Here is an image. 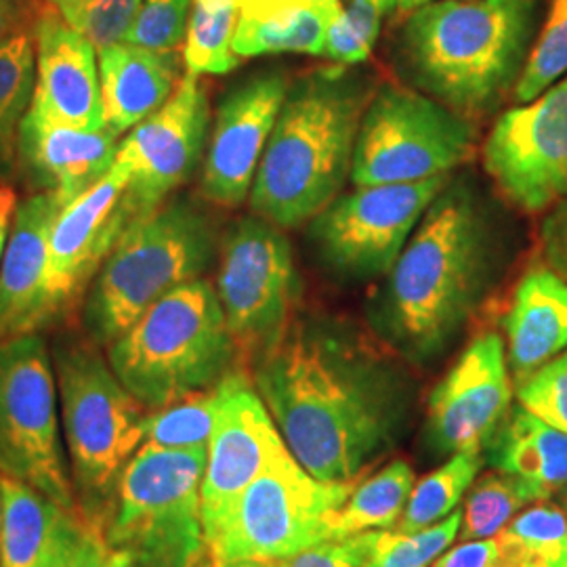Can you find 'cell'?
I'll list each match as a JSON object with an SVG mask.
<instances>
[{"instance_id": "cell-10", "label": "cell", "mask_w": 567, "mask_h": 567, "mask_svg": "<svg viewBox=\"0 0 567 567\" xmlns=\"http://www.w3.org/2000/svg\"><path fill=\"white\" fill-rule=\"evenodd\" d=\"M0 475L79 511L61 431L55 368L42 334L0 343Z\"/></svg>"}, {"instance_id": "cell-30", "label": "cell", "mask_w": 567, "mask_h": 567, "mask_svg": "<svg viewBox=\"0 0 567 567\" xmlns=\"http://www.w3.org/2000/svg\"><path fill=\"white\" fill-rule=\"evenodd\" d=\"M240 0H192L183 44L185 70L194 76H224L238 68L234 39Z\"/></svg>"}, {"instance_id": "cell-32", "label": "cell", "mask_w": 567, "mask_h": 567, "mask_svg": "<svg viewBox=\"0 0 567 567\" xmlns=\"http://www.w3.org/2000/svg\"><path fill=\"white\" fill-rule=\"evenodd\" d=\"M328 21L318 9L284 11L267 18L240 16L234 51L240 60L269 53L324 55Z\"/></svg>"}, {"instance_id": "cell-43", "label": "cell", "mask_w": 567, "mask_h": 567, "mask_svg": "<svg viewBox=\"0 0 567 567\" xmlns=\"http://www.w3.org/2000/svg\"><path fill=\"white\" fill-rule=\"evenodd\" d=\"M133 559L110 547L103 532L95 529V527H86V534L82 538L81 548L72 561L70 567H131Z\"/></svg>"}, {"instance_id": "cell-9", "label": "cell", "mask_w": 567, "mask_h": 567, "mask_svg": "<svg viewBox=\"0 0 567 567\" xmlns=\"http://www.w3.org/2000/svg\"><path fill=\"white\" fill-rule=\"evenodd\" d=\"M351 489V482L316 480L288 452L206 532L208 559L217 566H267L330 540L332 515Z\"/></svg>"}, {"instance_id": "cell-8", "label": "cell", "mask_w": 567, "mask_h": 567, "mask_svg": "<svg viewBox=\"0 0 567 567\" xmlns=\"http://www.w3.org/2000/svg\"><path fill=\"white\" fill-rule=\"evenodd\" d=\"M208 450L140 447L124 468L103 527L133 566L198 567L208 559L203 477Z\"/></svg>"}, {"instance_id": "cell-14", "label": "cell", "mask_w": 567, "mask_h": 567, "mask_svg": "<svg viewBox=\"0 0 567 567\" xmlns=\"http://www.w3.org/2000/svg\"><path fill=\"white\" fill-rule=\"evenodd\" d=\"M484 168L526 213H547L566 200L567 76L498 116L484 143Z\"/></svg>"}, {"instance_id": "cell-1", "label": "cell", "mask_w": 567, "mask_h": 567, "mask_svg": "<svg viewBox=\"0 0 567 567\" xmlns=\"http://www.w3.org/2000/svg\"><path fill=\"white\" fill-rule=\"evenodd\" d=\"M252 383L290 454L322 482H353L395 446L414 398L402 365L320 313L292 320Z\"/></svg>"}, {"instance_id": "cell-49", "label": "cell", "mask_w": 567, "mask_h": 567, "mask_svg": "<svg viewBox=\"0 0 567 567\" xmlns=\"http://www.w3.org/2000/svg\"><path fill=\"white\" fill-rule=\"evenodd\" d=\"M426 2H433V0H400L398 9H400V11H414V9L423 7Z\"/></svg>"}, {"instance_id": "cell-6", "label": "cell", "mask_w": 567, "mask_h": 567, "mask_svg": "<svg viewBox=\"0 0 567 567\" xmlns=\"http://www.w3.org/2000/svg\"><path fill=\"white\" fill-rule=\"evenodd\" d=\"M219 248V224L204 206L168 198L128 225L103 261L81 307L82 332L107 349L164 295L203 278Z\"/></svg>"}, {"instance_id": "cell-38", "label": "cell", "mask_w": 567, "mask_h": 567, "mask_svg": "<svg viewBox=\"0 0 567 567\" xmlns=\"http://www.w3.org/2000/svg\"><path fill=\"white\" fill-rule=\"evenodd\" d=\"M192 0H143L126 41L150 51L175 53L187 34Z\"/></svg>"}, {"instance_id": "cell-37", "label": "cell", "mask_w": 567, "mask_h": 567, "mask_svg": "<svg viewBox=\"0 0 567 567\" xmlns=\"http://www.w3.org/2000/svg\"><path fill=\"white\" fill-rule=\"evenodd\" d=\"M381 0H349L343 11L328 23L324 58L337 65L364 63L381 32Z\"/></svg>"}, {"instance_id": "cell-3", "label": "cell", "mask_w": 567, "mask_h": 567, "mask_svg": "<svg viewBox=\"0 0 567 567\" xmlns=\"http://www.w3.org/2000/svg\"><path fill=\"white\" fill-rule=\"evenodd\" d=\"M372 95V81L351 65L290 82L248 196L252 215L297 229L341 196Z\"/></svg>"}, {"instance_id": "cell-34", "label": "cell", "mask_w": 567, "mask_h": 567, "mask_svg": "<svg viewBox=\"0 0 567 567\" xmlns=\"http://www.w3.org/2000/svg\"><path fill=\"white\" fill-rule=\"evenodd\" d=\"M219 385L189 395L177 404L147 412L143 421V444L163 450H208L217 421Z\"/></svg>"}, {"instance_id": "cell-4", "label": "cell", "mask_w": 567, "mask_h": 567, "mask_svg": "<svg viewBox=\"0 0 567 567\" xmlns=\"http://www.w3.org/2000/svg\"><path fill=\"white\" fill-rule=\"evenodd\" d=\"M536 28V0H433L410 11L395 61L416 91L468 121L515 89Z\"/></svg>"}, {"instance_id": "cell-12", "label": "cell", "mask_w": 567, "mask_h": 567, "mask_svg": "<svg viewBox=\"0 0 567 567\" xmlns=\"http://www.w3.org/2000/svg\"><path fill=\"white\" fill-rule=\"evenodd\" d=\"M215 288L240 362L257 364L282 341L301 297L282 227L257 215L229 225L221 236Z\"/></svg>"}, {"instance_id": "cell-33", "label": "cell", "mask_w": 567, "mask_h": 567, "mask_svg": "<svg viewBox=\"0 0 567 567\" xmlns=\"http://www.w3.org/2000/svg\"><path fill=\"white\" fill-rule=\"evenodd\" d=\"M458 540H486L498 536L524 511L538 503L526 484L492 468L466 492Z\"/></svg>"}, {"instance_id": "cell-28", "label": "cell", "mask_w": 567, "mask_h": 567, "mask_svg": "<svg viewBox=\"0 0 567 567\" xmlns=\"http://www.w3.org/2000/svg\"><path fill=\"white\" fill-rule=\"evenodd\" d=\"M496 540V567H567V515L559 503L524 508Z\"/></svg>"}, {"instance_id": "cell-20", "label": "cell", "mask_w": 567, "mask_h": 567, "mask_svg": "<svg viewBox=\"0 0 567 567\" xmlns=\"http://www.w3.org/2000/svg\"><path fill=\"white\" fill-rule=\"evenodd\" d=\"M118 135L107 126L91 131L53 121L30 105L18 135V168L37 194L61 208L74 203L112 171Z\"/></svg>"}, {"instance_id": "cell-2", "label": "cell", "mask_w": 567, "mask_h": 567, "mask_svg": "<svg viewBox=\"0 0 567 567\" xmlns=\"http://www.w3.org/2000/svg\"><path fill=\"white\" fill-rule=\"evenodd\" d=\"M513 250L505 208L475 175H452L370 299L372 330L405 362H435L501 282Z\"/></svg>"}, {"instance_id": "cell-25", "label": "cell", "mask_w": 567, "mask_h": 567, "mask_svg": "<svg viewBox=\"0 0 567 567\" xmlns=\"http://www.w3.org/2000/svg\"><path fill=\"white\" fill-rule=\"evenodd\" d=\"M103 122L122 135L158 112L182 82L175 53L150 51L121 42L97 53Z\"/></svg>"}, {"instance_id": "cell-48", "label": "cell", "mask_w": 567, "mask_h": 567, "mask_svg": "<svg viewBox=\"0 0 567 567\" xmlns=\"http://www.w3.org/2000/svg\"><path fill=\"white\" fill-rule=\"evenodd\" d=\"M44 2L55 7L65 20H70V18H74V13L81 9L86 0H44Z\"/></svg>"}, {"instance_id": "cell-52", "label": "cell", "mask_w": 567, "mask_h": 567, "mask_svg": "<svg viewBox=\"0 0 567 567\" xmlns=\"http://www.w3.org/2000/svg\"><path fill=\"white\" fill-rule=\"evenodd\" d=\"M198 567H274V566H271V564H267V566H217V564H213V561H210V559H206V561H204L203 566H198Z\"/></svg>"}, {"instance_id": "cell-24", "label": "cell", "mask_w": 567, "mask_h": 567, "mask_svg": "<svg viewBox=\"0 0 567 567\" xmlns=\"http://www.w3.org/2000/svg\"><path fill=\"white\" fill-rule=\"evenodd\" d=\"M4 522L0 567H70L89 524L34 487L2 477Z\"/></svg>"}, {"instance_id": "cell-19", "label": "cell", "mask_w": 567, "mask_h": 567, "mask_svg": "<svg viewBox=\"0 0 567 567\" xmlns=\"http://www.w3.org/2000/svg\"><path fill=\"white\" fill-rule=\"evenodd\" d=\"M290 81L264 70L234 84L219 102L204 154L200 192L215 206L236 208L250 196L265 145Z\"/></svg>"}, {"instance_id": "cell-17", "label": "cell", "mask_w": 567, "mask_h": 567, "mask_svg": "<svg viewBox=\"0 0 567 567\" xmlns=\"http://www.w3.org/2000/svg\"><path fill=\"white\" fill-rule=\"evenodd\" d=\"M511 402L507 347L498 332H484L466 344L426 400L429 446L442 456L484 452L487 440L507 419Z\"/></svg>"}, {"instance_id": "cell-55", "label": "cell", "mask_w": 567, "mask_h": 567, "mask_svg": "<svg viewBox=\"0 0 567 567\" xmlns=\"http://www.w3.org/2000/svg\"><path fill=\"white\" fill-rule=\"evenodd\" d=\"M131 567H140V566H131Z\"/></svg>"}, {"instance_id": "cell-7", "label": "cell", "mask_w": 567, "mask_h": 567, "mask_svg": "<svg viewBox=\"0 0 567 567\" xmlns=\"http://www.w3.org/2000/svg\"><path fill=\"white\" fill-rule=\"evenodd\" d=\"M105 355L147 412L221 385L240 362L217 288L204 278L164 295Z\"/></svg>"}, {"instance_id": "cell-47", "label": "cell", "mask_w": 567, "mask_h": 567, "mask_svg": "<svg viewBox=\"0 0 567 567\" xmlns=\"http://www.w3.org/2000/svg\"><path fill=\"white\" fill-rule=\"evenodd\" d=\"M18 194L11 185L2 183L0 185V261L4 255L7 243L11 238V229H13V221L18 215Z\"/></svg>"}, {"instance_id": "cell-22", "label": "cell", "mask_w": 567, "mask_h": 567, "mask_svg": "<svg viewBox=\"0 0 567 567\" xmlns=\"http://www.w3.org/2000/svg\"><path fill=\"white\" fill-rule=\"evenodd\" d=\"M60 210L47 194H32L18 206L0 261V343L21 334H42L49 234Z\"/></svg>"}, {"instance_id": "cell-29", "label": "cell", "mask_w": 567, "mask_h": 567, "mask_svg": "<svg viewBox=\"0 0 567 567\" xmlns=\"http://www.w3.org/2000/svg\"><path fill=\"white\" fill-rule=\"evenodd\" d=\"M34 28H25L0 42V175H11L18 168V135L34 102Z\"/></svg>"}, {"instance_id": "cell-11", "label": "cell", "mask_w": 567, "mask_h": 567, "mask_svg": "<svg viewBox=\"0 0 567 567\" xmlns=\"http://www.w3.org/2000/svg\"><path fill=\"white\" fill-rule=\"evenodd\" d=\"M475 122L416 89L385 84L365 107L351 166L355 187L452 175L475 152Z\"/></svg>"}, {"instance_id": "cell-21", "label": "cell", "mask_w": 567, "mask_h": 567, "mask_svg": "<svg viewBox=\"0 0 567 567\" xmlns=\"http://www.w3.org/2000/svg\"><path fill=\"white\" fill-rule=\"evenodd\" d=\"M37 89L34 102L53 121L103 128L97 51L51 4L34 21Z\"/></svg>"}, {"instance_id": "cell-46", "label": "cell", "mask_w": 567, "mask_h": 567, "mask_svg": "<svg viewBox=\"0 0 567 567\" xmlns=\"http://www.w3.org/2000/svg\"><path fill=\"white\" fill-rule=\"evenodd\" d=\"M41 9L30 0H0V42L25 28H34Z\"/></svg>"}, {"instance_id": "cell-54", "label": "cell", "mask_w": 567, "mask_h": 567, "mask_svg": "<svg viewBox=\"0 0 567 567\" xmlns=\"http://www.w3.org/2000/svg\"><path fill=\"white\" fill-rule=\"evenodd\" d=\"M30 2H34V0H30Z\"/></svg>"}, {"instance_id": "cell-44", "label": "cell", "mask_w": 567, "mask_h": 567, "mask_svg": "<svg viewBox=\"0 0 567 567\" xmlns=\"http://www.w3.org/2000/svg\"><path fill=\"white\" fill-rule=\"evenodd\" d=\"M297 9H318L330 21L343 11L339 0H240L243 18H267L284 11H297Z\"/></svg>"}, {"instance_id": "cell-31", "label": "cell", "mask_w": 567, "mask_h": 567, "mask_svg": "<svg viewBox=\"0 0 567 567\" xmlns=\"http://www.w3.org/2000/svg\"><path fill=\"white\" fill-rule=\"evenodd\" d=\"M484 466V452H458L414 484L395 532H416L440 524L465 501Z\"/></svg>"}, {"instance_id": "cell-40", "label": "cell", "mask_w": 567, "mask_h": 567, "mask_svg": "<svg viewBox=\"0 0 567 567\" xmlns=\"http://www.w3.org/2000/svg\"><path fill=\"white\" fill-rule=\"evenodd\" d=\"M143 0H86L70 18L86 41L100 53L107 47L126 41L131 25L137 20Z\"/></svg>"}, {"instance_id": "cell-36", "label": "cell", "mask_w": 567, "mask_h": 567, "mask_svg": "<svg viewBox=\"0 0 567 567\" xmlns=\"http://www.w3.org/2000/svg\"><path fill=\"white\" fill-rule=\"evenodd\" d=\"M463 508H456L435 526L416 532L381 529L365 567H431L458 540Z\"/></svg>"}, {"instance_id": "cell-50", "label": "cell", "mask_w": 567, "mask_h": 567, "mask_svg": "<svg viewBox=\"0 0 567 567\" xmlns=\"http://www.w3.org/2000/svg\"><path fill=\"white\" fill-rule=\"evenodd\" d=\"M2 522H4V492H2V475H0V557H2Z\"/></svg>"}, {"instance_id": "cell-18", "label": "cell", "mask_w": 567, "mask_h": 567, "mask_svg": "<svg viewBox=\"0 0 567 567\" xmlns=\"http://www.w3.org/2000/svg\"><path fill=\"white\" fill-rule=\"evenodd\" d=\"M290 450L264 398L244 370L219 385V405L203 477L204 534L264 471Z\"/></svg>"}, {"instance_id": "cell-23", "label": "cell", "mask_w": 567, "mask_h": 567, "mask_svg": "<svg viewBox=\"0 0 567 567\" xmlns=\"http://www.w3.org/2000/svg\"><path fill=\"white\" fill-rule=\"evenodd\" d=\"M507 362L515 386L567 349V282L547 264L529 267L505 318Z\"/></svg>"}, {"instance_id": "cell-15", "label": "cell", "mask_w": 567, "mask_h": 567, "mask_svg": "<svg viewBox=\"0 0 567 567\" xmlns=\"http://www.w3.org/2000/svg\"><path fill=\"white\" fill-rule=\"evenodd\" d=\"M128 173L114 163L102 182L61 208L49 234L42 292V332L81 311L103 261L133 224L126 204Z\"/></svg>"}, {"instance_id": "cell-35", "label": "cell", "mask_w": 567, "mask_h": 567, "mask_svg": "<svg viewBox=\"0 0 567 567\" xmlns=\"http://www.w3.org/2000/svg\"><path fill=\"white\" fill-rule=\"evenodd\" d=\"M567 76V0L548 2L547 20L534 41L524 72L513 89L517 103L543 95L555 82Z\"/></svg>"}, {"instance_id": "cell-51", "label": "cell", "mask_w": 567, "mask_h": 567, "mask_svg": "<svg viewBox=\"0 0 567 567\" xmlns=\"http://www.w3.org/2000/svg\"><path fill=\"white\" fill-rule=\"evenodd\" d=\"M383 2V9L386 11H391V9H398V4H400V0H381Z\"/></svg>"}, {"instance_id": "cell-27", "label": "cell", "mask_w": 567, "mask_h": 567, "mask_svg": "<svg viewBox=\"0 0 567 567\" xmlns=\"http://www.w3.org/2000/svg\"><path fill=\"white\" fill-rule=\"evenodd\" d=\"M414 471L405 461H391L353 487L343 507L332 515L330 540L395 527L414 487Z\"/></svg>"}, {"instance_id": "cell-5", "label": "cell", "mask_w": 567, "mask_h": 567, "mask_svg": "<svg viewBox=\"0 0 567 567\" xmlns=\"http://www.w3.org/2000/svg\"><path fill=\"white\" fill-rule=\"evenodd\" d=\"M61 431L82 519L103 532L122 473L143 444V408L82 330H61L51 343Z\"/></svg>"}, {"instance_id": "cell-45", "label": "cell", "mask_w": 567, "mask_h": 567, "mask_svg": "<svg viewBox=\"0 0 567 567\" xmlns=\"http://www.w3.org/2000/svg\"><path fill=\"white\" fill-rule=\"evenodd\" d=\"M431 567H496V540H466L450 547Z\"/></svg>"}, {"instance_id": "cell-41", "label": "cell", "mask_w": 567, "mask_h": 567, "mask_svg": "<svg viewBox=\"0 0 567 567\" xmlns=\"http://www.w3.org/2000/svg\"><path fill=\"white\" fill-rule=\"evenodd\" d=\"M381 529L347 538H332L271 564L274 567H365L377 547Z\"/></svg>"}, {"instance_id": "cell-42", "label": "cell", "mask_w": 567, "mask_h": 567, "mask_svg": "<svg viewBox=\"0 0 567 567\" xmlns=\"http://www.w3.org/2000/svg\"><path fill=\"white\" fill-rule=\"evenodd\" d=\"M540 248L545 264L567 282V198L545 213L540 224Z\"/></svg>"}, {"instance_id": "cell-16", "label": "cell", "mask_w": 567, "mask_h": 567, "mask_svg": "<svg viewBox=\"0 0 567 567\" xmlns=\"http://www.w3.org/2000/svg\"><path fill=\"white\" fill-rule=\"evenodd\" d=\"M210 100L200 76L185 72L173 97L118 143L116 161L128 173L126 204L133 219L163 206L189 182L210 135Z\"/></svg>"}, {"instance_id": "cell-53", "label": "cell", "mask_w": 567, "mask_h": 567, "mask_svg": "<svg viewBox=\"0 0 567 567\" xmlns=\"http://www.w3.org/2000/svg\"><path fill=\"white\" fill-rule=\"evenodd\" d=\"M557 498H559V507L564 508L567 515V487L561 492V494H559V496H557Z\"/></svg>"}, {"instance_id": "cell-13", "label": "cell", "mask_w": 567, "mask_h": 567, "mask_svg": "<svg viewBox=\"0 0 567 567\" xmlns=\"http://www.w3.org/2000/svg\"><path fill=\"white\" fill-rule=\"evenodd\" d=\"M452 175L416 183L365 185L337 196L307 224V238L318 264L339 282L385 278L429 204Z\"/></svg>"}, {"instance_id": "cell-39", "label": "cell", "mask_w": 567, "mask_h": 567, "mask_svg": "<svg viewBox=\"0 0 567 567\" xmlns=\"http://www.w3.org/2000/svg\"><path fill=\"white\" fill-rule=\"evenodd\" d=\"M517 404L567 433V349L515 386Z\"/></svg>"}, {"instance_id": "cell-26", "label": "cell", "mask_w": 567, "mask_h": 567, "mask_svg": "<svg viewBox=\"0 0 567 567\" xmlns=\"http://www.w3.org/2000/svg\"><path fill=\"white\" fill-rule=\"evenodd\" d=\"M484 463L526 484L536 501H553L567 487V433L511 405L484 446Z\"/></svg>"}]
</instances>
